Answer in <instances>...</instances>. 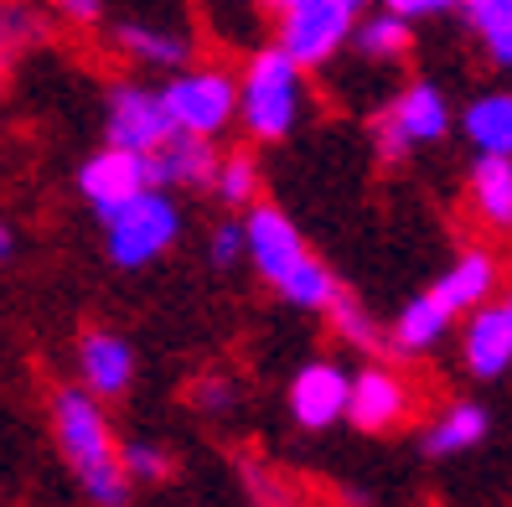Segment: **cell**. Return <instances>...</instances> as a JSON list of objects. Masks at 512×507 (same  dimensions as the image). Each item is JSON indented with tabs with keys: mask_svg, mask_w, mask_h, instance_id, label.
<instances>
[{
	"mask_svg": "<svg viewBox=\"0 0 512 507\" xmlns=\"http://www.w3.org/2000/svg\"><path fill=\"white\" fill-rule=\"evenodd\" d=\"M300 114H306V68L275 42L254 47L238 73V125L249 130V140L275 145L290 140Z\"/></svg>",
	"mask_w": 512,
	"mask_h": 507,
	"instance_id": "6da1fadb",
	"label": "cell"
},
{
	"mask_svg": "<svg viewBox=\"0 0 512 507\" xmlns=\"http://www.w3.org/2000/svg\"><path fill=\"white\" fill-rule=\"evenodd\" d=\"M171 130L182 135H202L218 140L233 119H238V73L218 68V63H187L166 78V88H156Z\"/></svg>",
	"mask_w": 512,
	"mask_h": 507,
	"instance_id": "7a4b0ae2",
	"label": "cell"
},
{
	"mask_svg": "<svg viewBox=\"0 0 512 507\" xmlns=\"http://www.w3.org/2000/svg\"><path fill=\"white\" fill-rule=\"evenodd\" d=\"M176 233H182V213L166 197V187H145L104 218V249L119 270H145L150 259H161L176 244Z\"/></svg>",
	"mask_w": 512,
	"mask_h": 507,
	"instance_id": "3957f363",
	"label": "cell"
},
{
	"mask_svg": "<svg viewBox=\"0 0 512 507\" xmlns=\"http://www.w3.org/2000/svg\"><path fill=\"white\" fill-rule=\"evenodd\" d=\"M450 130V104L435 83H409L404 94L378 114L373 125V145L383 161H404L414 145H435Z\"/></svg>",
	"mask_w": 512,
	"mask_h": 507,
	"instance_id": "277c9868",
	"label": "cell"
},
{
	"mask_svg": "<svg viewBox=\"0 0 512 507\" xmlns=\"http://www.w3.org/2000/svg\"><path fill=\"white\" fill-rule=\"evenodd\" d=\"M352 26H357V11L347 0H300V6L280 11L275 47H285L300 68H326L347 47Z\"/></svg>",
	"mask_w": 512,
	"mask_h": 507,
	"instance_id": "5b68a950",
	"label": "cell"
},
{
	"mask_svg": "<svg viewBox=\"0 0 512 507\" xmlns=\"http://www.w3.org/2000/svg\"><path fill=\"white\" fill-rule=\"evenodd\" d=\"M52 435H57V451L68 456L73 471L114 461L109 414H104V404L88 389H57L52 394Z\"/></svg>",
	"mask_w": 512,
	"mask_h": 507,
	"instance_id": "8992f818",
	"label": "cell"
},
{
	"mask_svg": "<svg viewBox=\"0 0 512 507\" xmlns=\"http://www.w3.org/2000/svg\"><path fill=\"white\" fill-rule=\"evenodd\" d=\"M244 259L259 270V280H269V285L280 290V285L300 270V264L311 259V249H306L300 228L280 213V207L254 202L249 218H244Z\"/></svg>",
	"mask_w": 512,
	"mask_h": 507,
	"instance_id": "52a82bcc",
	"label": "cell"
},
{
	"mask_svg": "<svg viewBox=\"0 0 512 507\" xmlns=\"http://www.w3.org/2000/svg\"><path fill=\"white\" fill-rule=\"evenodd\" d=\"M166 135H171V119H166V104H161L156 88H145V83H114V88H109V104H104V145L150 156Z\"/></svg>",
	"mask_w": 512,
	"mask_h": 507,
	"instance_id": "ba28073f",
	"label": "cell"
},
{
	"mask_svg": "<svg viewBox=\"0 0 512 507\" xmlns=\"http://www.w3.org/2000/svg\"><path fill=\"white\" fill-rule=\"evenodd\" d=\"M150 187V161L140 151H119V145H99L94 156L78 166V192L99 218H109L114 207H125Z\"/></svg>",
	"mask_w": 512,
	"mask_h": 507,
	"instance_id": "9c48e42d",
	"label": "cell"
},
{
	"mask_svg": "<svg viewBox=\"0 0 512 507\" xmlns=\"http://www.w3.org/2000/svg\"><path fill=\"white\" fill-rule=\"evenodd\" d=\"M347 383L352 373L337 368L331 357H316V363H306L295 378H290V414L300 430H331L337 420H347Z\"/></svg>",
	"mask_w": 512,
	"mask_h": 507,
	"instance_id": "30bf717a",
	"label": "cell"
},
{
	"mask_svg": "<svg viewBox=\"0 0 512 507\" xmlns=\"http://www.w3.org/2000/svg\"><path fill=\"white\" fill-rule=\"evenodd\" d=\"M404 414H409V389H404V378L394 368L368 363L363 373H352V383H347V420L357 430L383 435V430L404 425Z\"/></svg>",
	"mask_w": 512,
	"mask_h": 507,
	"instance_id": "8fae6325",
	"label": "cell"
},
{
	"mask_svg": "<svg viewBox=\"0 0 512 507\" xmlns=\"http://www.w3.org/2000/svg\"><path fill=\"white\" fill-rule=\"evenodd\" d=\"M78 389L94 399H119L135 383V347L119 332H83L78 337Z\"/></svg>",
	"mask_w": 512,
	"mask_h": 507,
	"instance_id": "7c38bea8",
	"label": "cell"
},
{
	"mask_svg": "<svg viewBox=\"0 0 512 507\" xmlns=\"http://www.w3.org/2000/svg\"><path fill=\"white\" fill-rule=\"evenodd\" d=\"M145 161H150V187H207L218 171L213 140L182 135V130H171Z\"/></svg>",
	"mask_w": 512,
	"mask_h": 507,
	"instance_id": "4fadbf2b",
	"label": "cell"
},
{
	"mask_svg": "<svg viewBox=\"0 0 512 507\" xmlns=\"http://www.w3.org/2000/svg\"><path fill=\"white\" fill-rule=\"evenodd\" d=\"M461 352H466V368L476 378H497L512 368V321L502 306H476L471 321H466V337H461Z\"/></svg>",
	"mask_w": 512,
	"mask_h": 507,
	"instance_id": "5bb4252c",
	"label": "cell"
},
{
	"mask_svg": "<svg viewBox=\"0 0 512 507\" xmlns=\"http://www.w3.org/2000/svg\"><path fill=\"white\" fill-rule=\"evenodd\" d=\"M492 290H497V259H492L487 249H466V254L430 285V295H435L450 316L476 311L481 301H492Z\"/></svg>",
	"mask_w": 512,
	"mask_h": 507,
	"instance_id": "9a60e30c",
	"label": "cell"
},
{
	"mask_svg": "<svg viewBox=\"0 0 512 507\" xmlns=\"http://www.w3.org/2000/svg\"><path fill=\"white\" fill-rule=\"evenodd\" d=\"M114 47L135 57L145 68H187L192 63V42L182 32H171V26H150V21H119L114 26Z\"/></svg>",
	"mask_w": 512,
	"mask_h": 507,
	"instance_id": "2e32d148",
	"label": "cell"
},
{
	"mask_svg": "<svg viewBox=\"0 0 512 507\" xmlns=\"http://www.w3.org/2000/svg\"><path fill=\"white\" fill-rule=\"evenodd\" d=\"M461 130L476 156H512V94H481L466 104Z\"/></svg>",
	"mask_w": 512,
	"mask_h": 507,
	"instance_id": "e0dca14e",
	"label": "cell"
},
{
	"mask_svg": "<svg viewBox=\"0 0 512 507\" xmlns=\"http://www.w3.org/2000/svg\"><path fill=\"white\" fill-rule=\"evenodd\" d=\"M471 202L492 228H512V156H476Z\"/></svg>",
	"mask_w": 512,
	"mask_h": 507,
	"instance_id": "ac0fdd59",
	"label": "cell"
},
{
	"mask_svg": "<svg viewBox=\"0 0 512 507\" xmlns=\"http://www.w3.org/2000/svg\"><path fill=\"white\" fill-rule=\"evenodd\" d=\"M347 42L357 47L363 63H399V57L414 47V32H409V21H399L394 11H373V16H357Z\"/></svg>",
	"mask_w": 512,
	"mask_h": 507,
	"instance_id": "d6986e66",
	"label": "cell"
},
{
	"mask_svg": "<svg viewBox=\"0 0 512 507\" xmlns=\"http://www.w3.org/2000/svg\"><path fill=\"white\" fill-rule=\"evenodd\" d=\"M450 321H456V316H450L430 290L414 295V301L399 311V321H394V347L409 352V357H414V352H430V347L450 332Z\"/></svg>",
	"mask_w": 512,
	"mask_h": 507,
	"instance_id": "ffe728a7",
	"label": "cell"
},
{
	"mask_svg": "<svg viewBox=\"0 0 512 507\" xmlns=\"http://www.w3.org/2000/svg\"><path fill=\"white\" fill-rule=\"evenodd\" d=\"M481 435H487V409L481 404H450L425 430V451L430 456H461L471 445H481Z\"/></svg>",
	"mask_w": 512,
	"mask_h": 507,
	"instance_id": "44dd1931",
	"label": "cell"
},
{
	"mask_svg": "<svg viewBox=\"0 0 512 507\" xmlns=\"http://www.w3.org/2000/svg\"><path fill=\"white\" fill-rule=\"evenodd\" d=\"M337 295H342L337 275H331L316 254H311V259L300 264V270L280 285V301H285V306H295V311H326L331 301H337Z\"/></svg>",
	"mask_w": 512,
	"mask_h": 507,
	"instance_id": "7402d4cb",
	"label": "cell"
},
{
	"mask_svg": "<svg viewBox=\"0 0 512 507\" xmlns=\"http://www.w3.org/2000/svg\"><path fill=\"white\" fill-rule=\"evenodd\" d=\"M218 192L223 207H249L259 202V161L249 151H233V156H218V171H213V182H207Z\"/></svg>",
	"mask_w": 512,
	"mask_h": 507,
	"instance_id": "603a6c76",
	"label": "cell"
},
{
	"mask_svg": "<svg viewBox=\"0 0 512 507\" xmlns=\"http://www.w3.org/2000/svg\"><path fill=\"white\" fill-rule=\"evenodd\" d=\"M78 487H83V497L94 507H130V492H135V482L125 476V466H119V456L104 461V466L78 471Z\"/></svg>",
	"mask_w": 512,
	"mask_h": 507,
	"instance_id": "cb8c5ba5",
	"label": "cell"
},
{
	"mask_svg": "<svg viewBox=\"0 0 512 507\" xmlns=\"http://www.w3.org/2000/svg\"><path fill=\"white\" fill-rule=\"evenodd\" d=\"M326 316H331V332H337L342 342H352V347H378L383 342L373 311L363 301H352V295H337V301L326 306Z\"/></svg>",
	"mask_w": 512,
	"mask_h": 507,
	"instance_id": "d4e9b609",
	"label": "cell"
},
{
	"mask_svg": "<svg viewBox=\"0 0 512 507\" xmlns=\"http://www.w3.org/2000/svg\"><path fill=\"white\" fill-rule=\"evenodd\" d=\"M114 456L130 482H166L171 476V451L156 440H125V445H114Z\"/></svg>",
	"mask_w": 512,
	"mask_h": 507,
	"instance_id": "484cf974",
	"label": "cell"
},
{
	"mask_svg": "<svg viewBox=\"0 0 512 507\" xmlns=\"http://www.w3.org/2000/svg\"><path fill=\"white\" fill-rule=\"evenodd\" d=\"M456 11L466 16V26L476 37H492L512 21V0H456Z\"/></svg>",
	"mask_w": 512,
	"mask_h": 507,
	"instance_id": "4316f807",
	"label": "cell"
},
{
	"mask_svg": "<svg viewBox=\"0 0 512 507\" xmlns=\"http://www.w3.org/2000/svg\"><path fill=\"white\" fill-rule=\"evenodd\" d=\"M207 259L218 264V270H233L238 259H244V223H218L213 233H207Z\"/></svg>",
	"mask_w": 512,
	"mask_h": 507,
	"instance_id": "83f0119b",
	"label": "cell"
},
{
	"mask_svg": "<svg viewBox=\"0 0 512 507\" xmlns=\"http://www.w3.org/2000/svg\"><path fill=\"white\" fill-rule=\"evenodd\" d=\"M42 32V21L26 11V6H11V0H0V47H16V42H32Z\"/></svg>",
	"mask_w": 512,
	"mask_h": 507,
	"instance_id": "f1b7e54d",
	"label": "cell"
},
{
	"mask_svg": "<svg viewBox=\"0 0 512 507\" xmlns=\"http://www.w3.org/2000/svg\"><path fill=\"white\" fill-rule=\"evenodd\" d=\"M192 404L207 409V414H228L233 409V383L228 378H197V389H192Z\"/></svg>",
	"mask_w": 512,
	"mask_h": 507,
	"instance_id": "f546056e",
	"label": "cell"
},
{
	"mask_svg": "<svg viewBox=\"0 0 512 507\" xmlns=\"http://www.w3.org/2000/svg\"><path fill=\"white\" fill-rule=\"evenodd\" d=\"M383 11H394L399 21H430V16H445V11H456V0H383Z\"/></svg>",
	"mask_w": 512,
	"mask_h": 507,
	"instance_id": "4dcf8cb0",
	"label": "cell"
},
{
	"mask_svg": "<svg viewBox=\"0 0 512 507\" xmlns=\"http://www.w3.org/2000/svg\"><path fill=\"white\" fill-rule=\"evenodd\" d=\"M52 11H57V16H68L73 26H94L104 6H99V0H52Z\"/></svg>",
	"mask_w": 512,
	"mask_h": 507,
	"instance_id": "1f68e13d",
	"label": "cell"
},
{
	"mask_svg": "<svg viewBox=\"0 0 512 507\" xmlns=\"http://www.w3.org/2000/svg\"><path fill=\"white\" fill-rule=\"evenodd\" d=\"M481 42H487V57H492L497 68H512V21L502 26V32H492V37H481Z\"/></svg>",
	"mask_w": 512,
	"mask_h": 507,
	"instance_id": "d6a6232c",
	"label": "cell"
},
{
	"mask_svg": "<svg viewBox=\"0 0 512 507\" xmlns=\"http://www.w3.org/2000/svg\"><path fill=\"white\" fill-rule=\"evenodd\" d=\"M11 254H16V233H11V223H6V218H0V264H6Z\"/></svg>",
	"mask_w": 512,
	"mask_h": 507,
	"instance_id": "836d02e7",
	"label": "cell"
},
{
	"mask_svg": "<svg viewBox=\"0 0 512 507\" xmlns=\"http://www.w3.org/2000/svg\"><path fill=\"white\" fill-rule=\"evenodd\" d=\"M264 6H275V11H290V6H300V0H264Z\"/></svg>",
	"mask_w": 512,
	"mask_h": 507,
	"instance_id": "e575fe53",
	"label": "cell"
},
{
	"mask_svg": "<svg viewBox=\"0 0 512 507\" xmlns=\"http://www.w3.org/2000/svg\"><path fill=\"white\" fill-rule=\"evenodd\" d=\"M347 6H352V11H357V16H363V6H368V0H347Z\"/></svg>",
	"mask_w": 512,
	"mask_h": 507,
	"instance_id": "d590c367",
	"label": "cell"
},
{
	"mask_svg": "<svg viewBox=\"0 0 512 507\" xmlns=\"http://www.w3.org/2000/svg\"><path fill=\"white\" fill-rule=\"evenodd\" d=\"M502 311H507V321H512V301H507V306H502Z\"/></svg>",
	"mask_w": 512,
	"mask_h": 507,
	"instance_id": "8d00e7d4",
	"label": "cell"
}]
</instances>
